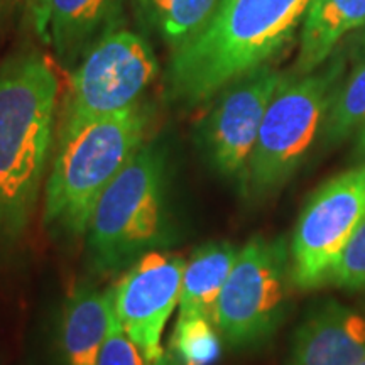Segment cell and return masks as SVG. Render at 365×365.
Listing matches in <instances>:
<instances>
[{
  "instance_id": "1",
  "label": "cell",
  "mask_w": 365,
  "mask_h": 365,
  "mask_svg": "<svg viewBox=\"0 0 365 365\" xmlns=\"http://www.w3.org/2000/svg\"><path fill=\"white\" fill-rule=\"evenodd\" d=\"M61 83L36 49L0 65V257L24 240L38 212L56 144Z\"/></svg>"
},
{
  "instance_id": "2",
  "label": "cell",
  "mask_w": 365,
  "mask_h": 365,
  "mask_svg": "<svg viewBox=\"0 0 365 365\" xmlns=\"http://www.w3.org/2000/svg\"><path fill=\"white\" fill-rule=\"evenodd\" d=\"M314 0H220L207 27L170 53L164 88L182 108L207 103L245 73L271 65L303 27Z\"/></svg>"
},
{
  "instance_id": "3",
  "label": "cell",
  "mask_w": 365,
  "mask_h": 365,
  "mask_svg": "<svg viewBox=\"0 0 365 365\" xmlns=\"http://www.w3.org/2000/svg\"><path fill=\"white\" fill-rule=\"evenodd\" d=\"M153 110L148 103L56 130L43 193L46 230L83 239L93 208L125 164L148 143Z\"/></svg>"
},
{
  "instance_id": "4",
  "label": "cell",
  "mask_w": 365,
  "mask_h": 365,
  "mask_svg": "<svg viewBox=\"0 0 365 365\" xmlns=\"http://www.w3.org/2000/svg\"><path fill=\"white\" fill-rule=\"evenodd\" d=\"M88 264L100 276L129 269L173 239L168 207V154L145 143L103 191L86 228Z\"/></svg>"
},
{
  "instance_id": "5",
  "label": "cell",
  "mask_w": 365,
  "mask_h": 365,
  "mask_svg": "<svg viewBox=\"0 0 365 365\" xmlns=\"http://www.w3.org/2000/svg\"><path fill=\"white\" fill-rule=\"evenodd\" d=\"M344 59L330 58L308 75H286L269 103L249 163L245 195L266 200L296 175L322 139Z\"/></svg>"
},
{
  "instance_id": "6",
  "label": "cell",
  "mask_w": 365,
  "mask_h": 365,
  "mask_svg": "<svg viewBox=\"0 0 365 365\" xmlns=\"http://www.w3.org/2000/svg\"><path fill=\"white\" fill-rule=\"evenodd\" d=\"M293 289L286 237L254 235L237 254L213 312V325L230 349H261L286 319Z\"/></svg>"
},
{
  "instance_id": "7",
  "label": "cell",
  "mask_w": 365,
  "mask_h": 365,
  "mask_svg": "<svg viewBox=\"0 0 365 365\" xmlns=\"http://www.w3.org/2000/svg\"><path fill=\"white\" fill-rule=\"evenodd\" d=\"M158 73L159 63L148 39L125 27L113 31L70 70L58 129L135 107Z\"/></svg>"
},
{
  "instance_id": "8",
  "label": "cell",
  "mask_w": 365,
  "mask_h": 365,
  "mask_svg": "<svg viewBox=\"0 0 365 365\" xmlns=\"http://www.w3.org/2000/svg\"><path fill=\"white\" fill-rule=\"evenodd\" d=\"M365 220V163L319 185L301 210L289 242L298 291L327 286L341 250Z\"/></svg>"
},
{
  "instance_id": "9",
  "label": "cell",
  "mask_w": 365,
  "mask_h": 365,
  "mask_svg": "<svg viewBox=\"0 0 365 365\" xmlns=\"http://www.w3.org/2000/svg\"><path fill=\"white\" fill-rule=\"evenodd\" d=\"M284 76L272 65L239 76L210 100L212 105L196 125V140L207 163L235 181L242 193L264 115Z\"/></svg>"
},
{
  "instance_id": "10",
  "label": "cell",
  "mask_w": 365,
  "mask_h": 365,
  "mask_svg": "<svg viewBox=\"0 0 365 365\" xmlns=\"http://www.w3.org/2000/svg\"><path fill=\"white\" fill-rule=\"evenodd\" d=\"M186 261L178 254H144L127 269L112 289L113 312L145 362L164 354L163 331L180 303Z\"/></svg>"
},
{
  "instance_id": "11",
  "label": "cell",
  "mask_w": 365,
  "mask_h": 365,
  "mask_svg": "<svg viewBox=\"0 0 365 365\" xmlns=\"http://www.w3.org/2000/svg\"><path fill=\"white\" fill-rule=\"evenodd\" d=\"M364 359L365 314L327 299L296 328L287 365H357Z\"/></svg>"
},
{
  "instance_id": "12",
  "label": "cell",
  "mask_w": 365,
  "mask_h": 365,
  "mask_svg": "<svg viewBox=\"0 0 365 365\" xmlns=\"http://www.w3.org/2000/svg\"><path fill=\"white\" fill-rule=\"evenodd\" d=\"M124 19L125 0H51L49 46L59 65L71 70L91 46L122 29Z\"/></svg>"
},
{
  "instance_id": "13",
  "label": "cell",
  "mask_w": 365,
  "mask_h": 365,
  "mask_svg": "<svg viewBox=\"0 0 365 365\" xmlns=\"http://www.w3.org/2000/svg\"><path fill=\"white\" fill-rule=\"evenodd\" d=\"M112 317V289L98 291L88 284L73 289L59 322V365H98Z\"/></svg>"
},
{
  "instance_id": "14",
  "label": "cell",
  "mask_w": 365,
  "mask_h": 365,
  "mask_svg": "<svg viewBox=\"0 0 365 365\" xmlns=\"http://www.w3.org/2000/svg\"><path fill=\"white\" fill-rule=\"evenodd\" d=\"M365 24V0H314L301 27L294 75H308L331 58L350 31Z\"/></svg>"
},
{
  "instance_id": "15",
  "label": "cell",
  "mask_w": 365,
  "mask_h": 365,
  "mask_svg": "<svg viewBox=\"0 0 365 365\" xmlns=\"http://www.w3.org/2000/svg\"><path fill=\"white\" fill-rule=\"evenodd\" d=\"M239 250L230 242H208L193 250L182 272L178 318H213L217 301Z\"/></svg>"
},
{
  "instance_id": "16",
  "label": "cell",
  "mask_w": 365,
  "mask_h": 365,
  "mask_svg": "<svg viewBox=\"0 0 365 365\" xmlns=\"http://www.w3.org/2000/svg\"><path fill=\"white\" fill-rule=\"evenodd\" d=\"M220 0H132L137 21L170 48L180 49L207 27Z\"/></svg>"
},
{
  "instance_id": "17",
  "label": "cell",
  "mask_w": 365,
  "mask_h": 365,
  "mask_svg": "<svg viewBox=\"0 0 365 365\" xmlns=\"http://www.w3.org/2000/svg\"><path fill=\"white\" fill-rule=\"evenodd\" d=\"M365 124V53L346 78L340 80L328 108L322 143L335 148Z\"/></svg>"
},
{
  "instance_id": "18",
  "label": "cell",
  "mask_w": 365,
  "mask_h": 365,
  "mask_svg": "<svg viewBox=\"0 0 365 365\" xmlns=\"http://www.w3.org/2000/svg\"><path fill=\"white\" fill-rule=\"evenodd\" d=\"M222 341L210 318H178L170 350L182 365H213L222 354Z\"/></svg>"
},
{
  "instance_id": "19",
  "label": "cell",
  "mask_w": 365,
  "mask_h": 365,
  "mask_svg": "<svg viewBox=\"0 0 365 365\" xmlns=\"http://www.w3.org/2000/svg\"><path fill=\"white\" fill-rule=\"evenodd\" d=\"M327 284L352 293H365V220L333 264Z\"/></svg>"
},
{
  "instance_id": "20",
  "label": "cell",
  "mask_w": 365,
  "mask_h": 365,
  "mask_svg": "<svg viewBox=\"0 0 365 365\" xmlns=\"http://www.w3.org/2000/svg\"><path fill=\"white\" fill-rule=\"evenodd\" d=\"M98 365H148L143 352L127 335L113 312L110 330L100 352Z\"/></svg>"
},
{
  "instance_id": "21",
  "label": "cell",
  "mask_w": 365,
  "mask_h": 365,
  "mask_svg": "<svg viewBox=\"0 0 365 365\" xmlns=\"http://www.w3.org/2000/svg\"><path fill=\"white\" fill-rule=\"evenodd\" d=\"M16 21L22 29L49 44V6L51 0H11Z\"/></svg>"
},
{
  "instance_id": "22",
  "label": "cell",
  "mask_w": 365,
  "mask_h": 365,
  "mask_svg": "<svg viewBox=\"0 0 365 365\" xmlns=\"http://www.w3.org/2000/svg\"><path fill=\"white\" fill-rule=\"evenodd\" d=\"M11 19H16V17H14L11 0H0V39H2L4 33H6L9 21Z\"/></svg>"
},
{
  "instance_id": "23",
  "label": "cell",
  "mask_w": 365,
  "mask_h": 365,
  "mask_svg": "<svg viewBox=\"0 0 365 365\" xmlns=\"http://www.w3.org/2000/svg\"><path fill=\"white\" fill-rule=\"evenodd\" d=\"M355 158L359 163H365V124L357 130V143H355Z\"/></svg>"
},
{
  "instance_id": "24",
  "label": "cell",
  "mask_w": 365,
  "mask_h": 365,
  "mask_svg": "<svg viewBox=\"0 0 365 365\" xmlns=\"http://www.w3.org/2000/svg\"><path fill=\"white\" fill-rule=\"evenodd\" d=\"M148 365H182L180 360H178L175 355H173L171 350H164V354L154 362H149Z\"/></svg>"
},
{
  "instance_id": "25",
  "label": "cell",
  "mask_w": 365,
  "mask_h": 365,
  "mask_svg": "<svg viewBox=\"0 0 365 365\" xmlns=\"http://www.w3.org/2000/svg\"><path fill=\"white\" fill-rule=\"evenodd\" d=\"M364 27H365V24H364ZM355 46H357V49H359V56H360V54L365 53V29L357 36V41H355Z\"/></svg>"
},
{
  "instance_id": "26",
  "label": "cell",
  "mask_w": 365,
  "mask_h": 365,
  "mask_svg": "<svg viewBox=\"0 0 365 365\" xmlns=\"http://www.w3.org/2000/svg\"><path fill=\"white\" fill-rule=\"evenodd\" d=\"M357 365H365V359H364V360H362V362H359V364H357Z\"/></svg>"
}]
</instances>
